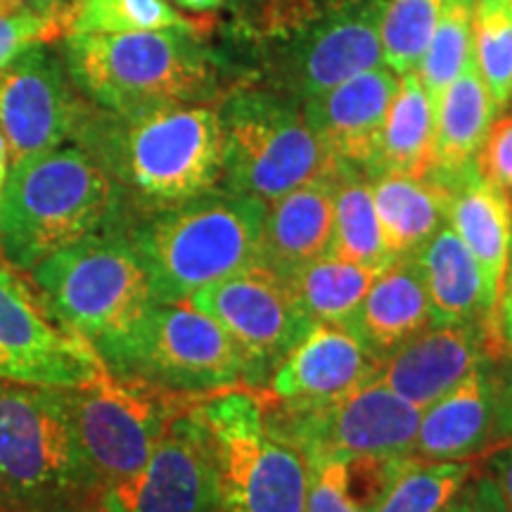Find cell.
I'll list each match as a JSON object with an SVG mask.
<instances>
[{"label":"cell","instance_id":"6da1fadb","mask_svg":"<svg viewBox=\"0 0 512 512\" xmlns=\"http://www.w3.org/2000/svg\"><path fill=\"white\" fill-rule=\"evenodd\" d=\"M72 143L112 178L128 216L178 207L221 185V121L211 105L110 112L88 102Z\"/></svg>","mask_w":512,"mask_h":512},{"label":"cell","instance_id":"7a4b0ae2","mask_svg":"<svg viewBox=\"0 0 512 512\" xmlns=\"http://www.w3.org/2000/svg\"><path fill=\"white\" fill-rule=\"evenodd\" d=\"M389 0H254L238 34L261 60V86L304 102L351 76L382 67Z\"/></svg>","mask_w":512,"mask_h":512},{"label":"cell","instance_id":"3957f363","mask_svg":"<svg viewBox=\"0 0 512 512\" xmlns=\"http://www.w3.org/2000/svg\"><path fill=\"white\" fill-rule=\"evenodd\" d=\"M211 31L214 24L64 36L60 53L76 91L100 110L209 105L221 81Z\"/></svg>","mask_w":512,"mask_h":512},{"label":"cell","instance_id":"277c9868","mask_svg":"<svg viewBox=\"0 0 512 512\" xmlns=\"http://www.w3.org/2000/svg\"><path fill=\"white\" fill-rule=\"evenodd\" d=\"M264 216V200L219 185L178 207L128 216L124 230L145 268L155 304H178L261 264Z\"/></svg>","mask_w":512,"mask_h":512},{"label":"cell","instance_id":"5b68a950","mask_svg":"<svg viewBox=\"0 0 512 512\" xmlns=\"http://www.w3.org/2000/svg\"><path fill=\"white\" fill-rule=\"evenodd\" d=\"M128 219L117 185L79 145L10 166L0 197V247L17 271Z\"/></svg>","mask_w":512,"mask_h":512},{"label":"cell","instance_id":"8992f818","mask_svg":"<svg viewBox=\"0 0 512 512\" xmlns=\"http://www.w3.org/2000/svg\"><path fill=\"white\" fill-rule=\"evenodd\" d=\"M0 494L5 510L98 505L62 389L0 380Z\"/></svg>","mask_w":512,"mask_h":512},{"label":"cell","instance_id":"52a82bcc","mask_svg":"<svg viewBox=\"0 0 512 512\" xmlns=\"http://www.w3.org/2000/svg\"><path fill=\"white\" fill-rule=\"evenodd\" d=\"M121 380L176 396L252 387L242 351L216 320L188 302L152 304L131 328L95 347Z\"/></svg>","mask_w":512,"mask_h":512},{"label":"cell","instance_id":"ba28073f","mask_svg":"<svg viewBox=\"0 0 512 512\" xmlns=\"http://www.w3.org/2000/svg\"><path fill=\"white\" fill-rule=\"evenodd\" d=\"M223 138L221 188L271 202L342 166L306 124L302 102L266 86H235L216 105Z\"/></svg>","mask_w":512,"mask_h":512},{"label":"cell","instance_id":"9c48e42d","mask_svg":"<svg viewBox=\"0 0 512 512\" xmlns=\"http://www.w3.org/2000/svg\"><path fill=\"white\" fill-rule=\"evenodd\" d=\"M124 223L57 249L29 271L57 323L93 349L131 328L155 304Z\"/></svg>","mask_w":512,"mask_h":512},{"label":"cell","instance_id":"30bf717a","mask_svg":"<svg viewBox=\"0 0 512 512\" xmlns=\"http://www.w3.org/2000/svg\"><path fill=\"white\" fill-rule=\"evenodd\" d=\"M216 458L223 512H306L309 463L268 425L264 396L226 389L197 401Z\"/></svg>","mask_w":512,"mask_h":512},{"label":"cell","instance_id":"8fae6325","mask_svg":"<svg viewBox=\"0 0 512 512\" xmlns=\"http://www.w3.org/2000/svg\"><path fill=\"white\" fill-rule=\"evenodd\" d=\"M62 399L100 494L138 475L171 418L197 401L121 380L107 368L79 387L62 389Z\"/></svg>","mask_w":512,"mask_h":512},{"label":"cell","instance_id":"7c38bea8","mask_svg":"<svg viewBox=\"0 0 512 512\" xmlns=\"http://www.w3.org/2000/svg\"><path fill=\"white\" fill-rule=\"evenodd\" d=\"M264 406L268 425L306 460L413 456L422 415L420 408L373 380L325 406L290 408L266 396Z\"/></svg>","mask_w":512,"mask_h":512},{"label":"cell","instance_id":"4fadbf2b","mask_svg":"<svg viewBox=\"0 0 512 512\" xmlns=\"http://www.w3.org/2000/svg\"><path fill=\"white\" fill-rule=\"evenodd\" d=\"M188 304L207 313L233 339L247 361L252 387L268 382L271 370L311 328L287 280L264 264L207 285Z\"/></svg>","mask_w":512,"mask_h":512},{"label":"cell","instance_id":"5bb4252c","mask_svg":"<svg viewBox=\"0 0 512 512\" xmlns=\"http://www.w3.org/2000/svg\"><path fill=\"white\" fill-rule=\"evenodd\" d=\"M197 401L171 418L143 470L102 489L95 508L102 512H223L219 470Z\"/></svg>","mask_w":512,"mask_h":512},{"label":"cell","instance_id":"9a60e30c","mask_svg":"<svg viewBox=\"0 0 512 512\" xmlns=\"http://www.w3.org/2000/svg\"><path fill=\"white\" fill-rule=\"evenodd\" d=\"M102 368L91 344L57 323L41 297L0 266V380L69 389Z\"/></svg>","mask_w":512,"mask_h":512},{"label":"cell","instance_id":"2e32d148","mask_svg":"<svg viewBox=\"0 0 512 512\" xmlns=\"http://www.w3.org/2000/svg\"><path fill=\"white\" fill-rule=\"evenodd\" d=\"M86 105L53 43L31 48L0 69V133L10 166L72 143Z\"/></svg>","mask_w":512,"mask_h":512},{"label":"cell","instance_id":"e0dca14e","mask_svg":"<svg viewBox=\"0 0 512 512\" xmlns=\"http://www.w3.org/2000/svg\"><path fill=\"white\" fill-rule=\"evenodd\" d=\"M377 368L380 358L347 323L318 320L271 370L261 394L290 408L325 406L366 387Z\"/></svg>","mask_w":512,"mask_h":512},{"label":"cell","instance_id":"ac0fdd59","mask_svg":"<svg viewBox=\"0 0 512 512\" xmlns=\"http://www.w3.org/2000/svg\"><path fill=\"white\" fill-rule=\"evenodd\" d=\"M496 358V339L484 323H434L382 358L373 382L425 411L467 373Z\"/></svg>","mask_w":512,"mask_h":512},{"label":"cell","instance_id":"d6986e66","mask_svg":"<svg viewBox=\"0 0 512 512\" xmlns=\"http://www.w3.org/2000/svg\"><path fill=\"white\" fill-rule=\"evenodd\" d=\"M399 81L387 64L351 76L302 102L306 124L339 164L370 176Z\"/></svg>","mask_w":512,"mask_h":512},{"label":"cell","instance_id":"ffe728a7","mask_svg":"<svg viewBox=\"0 0 512 512\" xmlns=\"http://www.w3.org/2000/svg\"><path fill=\"white\" fill-rule=\"evenodd\" d=\"M339 174L316 178L266 202L261 264L285 278L330 254Z\"/></svg>","mask_w":512,"mask_h":512},{"label":"cell","instance_id":"44dd1931","mask_svg":"<svg viewBox=\"0 0 512 512\" xmlns=\"http://www.w3.org/2000/svg\"><path fill=\"white\" fill-rule=\"evenodd\" d=\"M437 181L451 190L446 223L482 268L486 294L496 316L498 294L512 256V200L486 181L475 164Z\"/></svg>","mask_w":512,"mask_h":512},{"label":"cell","instance_id":"7402d4cb","mask_svg":"<svg viewBox=\"0 0 512 512\" xmlns=\"http://www.w3.org/2000/svg\"><path fill=\"white\" fill-rule=\"evenodd\" d=\"M491 363L467 373L420 415L413 456L422 460H475L494 446Z\"/></svg>","mask_w":512,"mask_h":512},{"label":"cell","instance_id":"603a6c76","mask_svg":"<svg viewBox=\"0 0 512 512\" xmlns=\"http://www.w3.org/2000/svg\"><path fill=\"white\" fill-rule=\"evenodd\" d=\"M347 325L380 363L434 325L425 283L411 254L382 268Z\"/></svg>","mask_w":512,"mask_h":512},{"label":"cell","instance_id":"cb8c5ba5","mask_svg":"<svg viewBox=\"0 0 512 512\" xmlns=\"http://www.w3.org/2000/svg\"><path fill=\"white\" fill-rule=\"evenodd\" d=\"M411 256L425 283L434 323H484L494 335V306L482 268L448 223Z\"/></svg>","mask_w":512,"mask_h":512},{"label":"cell","instance_id":"d4e9b609","mask_svg":"<svg viewBox=\"0 0 512 512\" xmlns=\"http://www.w3.org/2000/svg\"><path fill=\"white\" fill-rule=\"evenodd\" d=\"M377 223L389 259L408 256L446 226L451 190L432 176H370Z\"/></svg>","mask_w":512,"mask_h":512},{"label":"cell","instance_id":"484cf974","mask_svg":"<svg viewBox=\"0 0 512 512\" xmlns=\"http://www.w3.org/2000/svg\"><path fill=\"white\" fill-rule=\"evenodd\" d=\"M498 117L475 62H467L434 110L432 166L427 176L448 178L475 164L486 131Z\"/></svg>","mask_w":512,"mask_h":512},{"label":"cell","instance_id":"4316f807","mask_svg":"<svg viewBox=\"0 0 512 512\" xmlns=\"http://www.w3.org/2000/svg\"><path fill=\"white\" fill-rule=\"evenodd\" d=\"M413 456L316 458L309 463L306 512H375L389 484Z\"/></svg>","mask_w":512,"mask_h":512},{"label":"cell","instance_id":"83f0119b","mask_svg":"<svg viewBox=\"0 0 512 512\" xmlns=\"http://www.w3.org/2000/svg\"><path fill=\"white\" fill-rule=\"evenodd\" d=\"M434 145V102L418 74H403L382 128L373 174L427 176Z\"/></svg>","mask_w":512,"mask_h":512},{"label":"cell","instance_id":"f1b7e54d","mask_svg":"<svg viewBox=\"0 0 512 512\" xmlns=\"http://www.w3.org/2000/svg\"><path fill=\"white\" fill-rule=\"evenodd\" d=\"M382 268L354 264L337 256H320L285 275L294 302L311 323H349Z\"/></svg>","mask_w":512,"mask_h":512},{"label":"cell","instance_id":"f546056e","mask_svg":"<svg viewBox=\"0 0 512 512\" xmlns=\"http://www.w3.org/2000/svg\"><path fill=\"white\" fill-rule=\"evenodd\" d=\"M60 17L64 36L133 34V31L195 29L214 24L207 15H185L169 0H67Z\"/></svg>","mask_w":512,"mask_h":512},{"label":"cell","instance_id":"4dcf8cb0","mask_svg":"<svg viewBox=\"0 0 512 512\" xmlns=\"http://www.w3.org/2000/svg\"><path fill=\"white\" fill-rule=\"evenodd\" d=\"M330 254L337 259L384 268L389 254L384 249L382 230L377 223L373 188L363 171L344 169L337 178L335 192V233Z\"/></svg>","mask_w":512,"mask_h":512},{"label":"cell","instance_id":"1f68e13d","mask_svg":"<svg viewBox=\"0 0 512 512\" xmlns=\"http://www.w3.org/2000/svg\"><path fill=\"white\" fill-rule=\"evenodd\" d=\"M475 475V460L411 458L375 512H441Z\"/></svg>","mask_w":512,"mask_h":512},{"label":"cell","instance_id":"d6a6232c","mask_svg":"<svg viewBox=\"0 0 512 512\" xmlns=\"http://www.w3.org/2000/svg\"><path fill=\"white\" fill-rule=\"evenodd\" d=\"M472 12H475L472 0H444L437 27L415 69L434 102V110L446 88L472 60Z\"/></svg>","mask_w":512,"mask_h":512},{"label":"cell","instance_id":"836d02e7","mask_svg":"<svg viewBox=\"0 0 512 512\" xmlns=\"http://www.w3.org/2000/svg\"><path fill=\"white\" fill-rule=\"evenodd\" d=\"M472 62L501 114L512 102V0L475 5Z\"/></svg>","mask_w":512,"mask_h":512},{"label":"cell","instance_id":"e575fe53","mask_svg":"<svg viewBox=\"0 0 512 512\" xmlns=\"http://www.w3.org/2000/svg\"><path fill=\"white\" fill-rule=\"evenodd\" d=\"M444 0H389L382 17V57L396 76L411 74L425 55Z\"/></svg>","mask_w":512,"mask_h":512},{"label":"cell","instance_id":"d590c367","mask_svg":"<svg viewBox=\"0 0 512 512\" xmlns=\"http://www.w3.org/2000/svg\"><path fill=\"white\" fill-rule=\"evenodd\" d=\"M60 12L0 8V69L8 67L31 48L62 41L64 29Z\"/></svg>","mask_w":512,"mask_h":512},{"label":"cell","instance_id":"8d00e7d4","mask_svg":"<svg viewBox=\"0 0 512 512\" xmlns=\"http://www.w3.org/2000/svg\"><path fill=\"white\" fill-rule=\"evenodd\" d=\"M477 171L512 200V114L496 117L475 157Z\"/></svg>","mask_w":512,"mask_h":512},{"label":"cell","instance_id":"74e56055","mask_svg":"<svg viewBox=\"0 0 512 512\" xmlns=\"http://www.w3.org/2000/svg\"><path fill=\"white\" fill-rule=\"evenodd\" d=\"M494 380V446L512 441V356L491 363Z\"/></svg>","mask_w":512,"mask_h":512},{"label":"cell","instance_id":"f35d334b","mask_svg":"<svg viewBox=\"0 0 512 512\" xmlns=\"http://www.w3.org/2000/svg\"><path fill=\"white\" fill-rule=\"evenodd\" d=\"M484 472L496 486L503 512H512V441H501L484 453Z\"/></svg>","mask_w":512,"mask_h":512},{"label":"cell","instance_id":"ab89813d","mask_svg":"<svg viewBox=\"0 0 512 512\" xmlns=\"http://www.w3.org/2000/svg\"><path fill=\"white\" fill-rule=\"evenodd\" d=\"M494 335L498 344V354L512 356V256H510L508 271H505L501 294H498Z\"/></svg>","mask_w":512,"mask_h":512},{"label":"cell","instance_id":"60d3db41","mask_svg":"<svg viewBox=\"0 0 512 512\" xmlns=\"http://www.w3.org/2000/svg\"><path fill=\"white\" fill-rule=\"evenodd\" d=\"M470 512H503L501 498L496 494V486L486 477V472L482 475H472L470 477Z\"/></svg>","mask_w":512,"mask_h":512},{"label":"cell","instance_id":"b9f144b4","mask_svg":"<svg viewBox=\"0 0 512 512\" xmlns=\"http://www.w3.org/2000/svg\"><path fill=\"white\" fill-rule=\"evenodd\" d=\"M171 3H176V8L181 12H190V15H209V12L219 10L226 0H171Z\"/></svg>","mask_w":512,"mask_h":512},{"label":"cell","instance_id":"7bdbcfd3","mask_svg":"<svg viewBox=\"0 0 512 512\" xmlns=\"http://www.w3.org/2000/svg\"><path fill=\"white\" fill-rule=\"evenodd\" d=\"M67 0H5L8 8H31L41 12H60Z\"/></svg>","mask_w":512,"mask_h":512},{"label":"cell","instance_id":"ee69618b","mask_svg":"<svg viewBox=\"0 0 512 512\" xmlns=\"http://www.w3.org/2000/svg\"><path fill=\"white\" fill-rule=\"evenodd\" d=\"M467 482H470V479H467ZM441 512H470V484H465L463 489H460V494Z\"/></svg>","mask_w":512,"mask_h":512},{"label":"cell","instance_id":"f6af8a7d","mask_svg":"<svg viewBox=\"0 0 512 512\" xmlns=\"http://www.w3.org/2000/svg\"><path fill=\"white\" fill-rule=\"evenodd\" d=\"M10 174V155H8V143H5L3 133H0V197H3L5 181H8Z\"/></svg>","mask_w":512,"mask_h":512},{"label":"cell","instance_id":"bcb514c9","mask_svg":"<svg viewBox=\"0 0 512 512\" xmlns=\"http://www.w3.org/2000/svg\"><path fill=\"white\" fill-rule=\"evenodd\" d=\"M53 512H102V510H98V508H57V510H53Z\"/></svg>","mask_w":512,"mask_h":512},{"label":"cell","instance_id":"7dc6e473","mask_svg":"<svg viewBox=\"0 0 512 512\" xmlns=\"http://www.w3.org/2000/svg\"><path fill=\"white\" fill-rule=\"evenodd\" d=\"M484 3H494V0H472V5H484Z\"/></svg>","mask_w":512,"mask_h":512},{"label":"cell","instance_id":"c3c4849f","mask_svg":"<svg viewBox=\"0 0 512 512\" xmlns=\"http://www.w3.org/2000/svg\"><path fill=\"white\" fill-rule=\"evenodd\" d=\"M0 266H5V256H3V247H0Z\"/></svg>","mask_w":512,"mask_h":512},{"label":"cell","instance_id":"681fc988","mask_svg":"<svg viewBox=\"0 0 512 512\" xmlns=\"http://www.w3.org/2000/svg\"><path fill=\"white\" fill-rule=\"evenodd\" d=\"M0 512H29V510H0Z\"/></svg>","mask_w":512,"mask_h":512},{"label":"cell","instance_id":"f907efd6","mask_svg":"<svg viewBox=\"0 0 512 512\" xmlns=\"http://www.w3.org/2000/svg\"><path fill=\"white\" fill-rule=\"evenodd\" d=\"M0 510H5V505H3V494H0Z\"/></svg>","mask_w":512,"mask_h":512},{"label":"cell","instance_id":"816d5d0a","mask_svg":"<svg viewBox=\"0 0 512 512\" xmlns=\"http://www.w3.org/2000/svg\"><path fill=\"white\" fill-rule=\"evenodd\" d=\"M0 8H8V5H5V0H0Z\"/></svg>","mask_w":512,"mask_h":512}]
</instances>
